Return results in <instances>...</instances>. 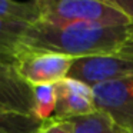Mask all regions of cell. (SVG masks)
<instances>
[{
	"label": "cell",
	"mask_w": 133,
	"mask_h": 133,
	"mask_svg": "<svg viewBox=\"0 0 133 133\" xmlns=\"http://www.w3.org/2000/svg\"><path fill=\"white\" fill-rule=\"evenodd\" d=\"M130 75H133V42L115 53L73 59L67 77L95 87Z\"/></svg>",
	"instance_id": "3957f363"
},
{
	"label": "cell",
	"mask_w": 133,
	"mask_h": 133,
	"mask_svg": "<svg viewBox=\"0 0 133 133\" xmlns=\"http://www.w3.org/2000/svg\"><path fill=\"white\" fill-rule=\"evenodd\" d=\"M0 110L33 117V87L23 80L16 67V59L0 56Z\"/></svg>",
	"instance_id": "8992f818"
},
{
	"label": "cell",
	"mask_w": 133,
	"mask_h": 133,
	"mask_svg": "<svg viewBox=\"0 0 133 133\" xmlns=\"http://www.w3.org/2000/svg\"><path fill=\"white\" fill-rule=\"evenodd\" d=\"M30 26L0 19V56L16 59L22 52V40Z\"/></svg>",
	"instance_id": "30bf717a"
},
{
	"label": "cell",
	"mask_w": 133,
	"mask_h": 133,
	"mask_svg": "<svg viewBox=\"0 0 133 133\" xmlns=\"http://www.w3.org/2000/svg\"><path fill=\"white\" fill-rule=\"evenodd\" d=\"M33 96H35V110L33 117L40 122H46L55 117L56 103H57V95H56L55 84H40L33 87Z\"/></svg>",
	"instance_id": "8fae6325"
},
{
	"label": "cell",
	"mask_w": 133,
	"mask_h": 133,
	"mask_svg": "<svg viewBox=\"0 0 133 133\" xmlns=\"http://www.w3.org/2000/svg\"><path fill=\"white\" fill-rule=\"evenodd\" d=\"M130 42H133V24L93 26L39 22L26 30L22 47L79 59L119 52Z\"/></svg>",
	"instance_id": "6da1fadb"
},
{
	"label": "cell",
	"mask_w": 133,
	"mask_h": 133,
	"mask_svg": "<svg viewBox=\"0 0 133 133\" xmlns=\"http://www.w3.org/2000/svg\"><path fill=\"white\" fill-rule=\"evenodd\" d=\"M73 133H132L129 129L116 123L107 113L95 110L84 116L66 119Z\"/></svg>",
	"instance_id": "ba28073f"
},
{
	"label": "cell",
	"mask_w": 133,
	"mask_h": 133,
	"mask_svg": "<svg viewBox=\"0 0 133 133\" xmlns=\"http://www.w3.org/2000/svg\"><path fill=\"white\" fill-rule=\"evenodd\" d=\"M42 22L52 24L130 26L112 0H40Z\"/></svg>",
	"instance_id": "7a4b0ae2"
},
{
	"label": "cell",
	"mask_w": 133,
	"mask_h": 133,
	"mask_svg": "<svg viewBox=\"0 0 133 133\" xmlns=\"http://www.w3.org/2000/svg\"><path fill=\"white\" fill-rule=\"evenodd\" d=\"M97 110L107 113L126 129L133 126V75L92 87Z\"/></svg>",
	"instance_id": "5b68a950"
},
{
	"label": "cell",
	"mask_w": 133,
	"mask_h": 133,
	"mask_svg": "<svg viewBox=\"0 0 133 133\" xmlns=\"http://www.w3.org/2000/svg\"><path fill=\"white\" fill-rule=\"evenodd\" d=\"M0 19L26 26L37 24L39 22H42L40 0L33 2L0 0Z\"/></svg>",
	"instance_id": "9c48e42d"
},
{
	"label": "cell",
	"mask_w": 133,
	"mask_h": 133,
	"mask_svg": "<svg viewBox=\"0 0 133 133\" xmlns=\"http://www.w3.org/2000/svg\"><path fill=\"white\" fill-rule=\"evenodd\" d=\"M37 133H73V130H72V126L66 120L52 117L42 123Z\"/></svg>",
	"instance_id": "4fadbf2b"
},
{
	"label": "cell",
	"mask_w": 133,
	"mask_h": 133,
	"mask_svg": "<svg viewBox=\"0 0 133 133\" xmlns=\"http://www.w3.org/2000/svg\"><path fill=\"white\" fill-rule=\"evenodd\" d=\"M42 123L35 117L0 110V133H37Z\"/></svg>",
	"instance_id": "7c38bea8"
},
{
	"label": "cell",
	"mask_w": 133,
	"mask_h": 133,
	"mask_svg": "<svg viewBox=\"0 0 133 133\" xmlns=\"http://www.w3.org/2000/svg\"><path fill=\"white\" fill-rule=\"evenodd\" d=\"M130 132H132V133H133V126H132V129H130Z\"/></svg>",
	"instance_id": "9a60e30c"
},
{
	"label": "cell",
	"mask_w": 133,
	"mask_h": 133,
	"mask_svg": "<svg viewBox=\"0 0 133 133\" xmlns=\"http://www.w3.org/2000/svg\"><path fill=\"white\" fill-rule=\"evenodd\" d=\"M112 2L129 17L130 23L133 24V0H112Z\"/></svg>",
	"instance_id": "5bb4252c"
},
{
	"label": "cell",
	"mask_w": 133,
	"mask_h": 133,
	"mask_svg": "<svg viewBox=\"0 0 133 133\" xmlns=\"http://www.w3.org/2000/svg\"><path fill=\"white\" fill-rule=\"evenodd\" d=\"M55 86L57 95L55 112L56 119L66 120L70 117L89 115L97 110L93 102V90L86 83L66 77Z\"/></svg>",
	"instance_id": "52a82bcc"
},
{
	"label": "cell",
	"mask_w": 133,
	"mask_h": 133,
	"mask_svg": "<svg viewBox=\"0 0 133 133\" xmlns=\"http://www.w3.org/2000/svg\"><path fill=\"white\" fill-rule=\"evenodd\" d=\"M73 59L57 53L36 52L22 47L16 57L19 75L32 87L40 84H57L69 75Z\"/></svg>",
	"instance_id": "277c9868"
}]
</instances>
